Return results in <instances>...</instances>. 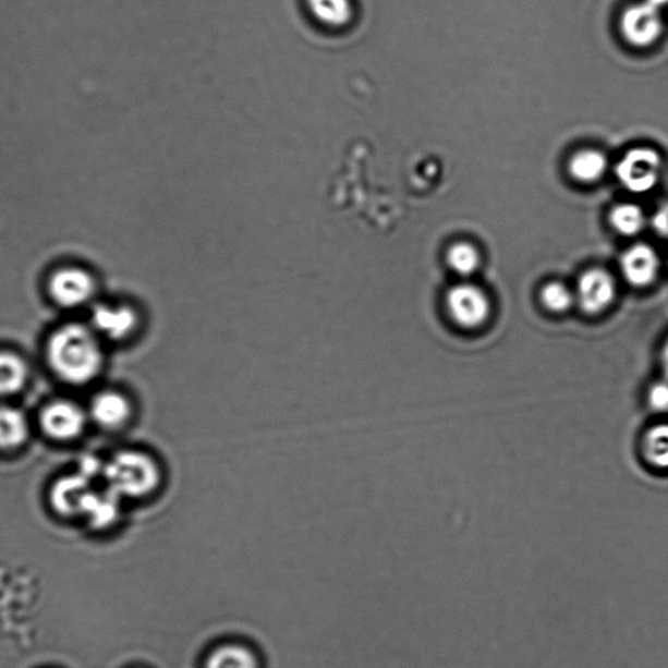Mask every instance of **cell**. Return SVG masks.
I'll use <instances>...</instances> for the list:
<instances>
[{
    "label": "cell",
    "instance_id": "1",
    "mask_svg": "<svg viewBox=\"0 0 668 668\" xmlns=\"http://www.w3.org/2000/svg\"><path fill=\"white\" fill-rule=\"evenodd\" d=\"M46 359L52 373L71 386H87L104 367V350L90 327L65 324L46 343Z\"/></svg>",
    "mask_w": 668,
    "mask_h": 668
},
{
    "label": "cell",
    "instance_id": "2",
    "mask_svg": "<svg viewBox=\"0 0 668 668\" xmlns=\"http://www.w3.org/2000/svg\"><path fill=\"white\" fill-rule=\"evenodd\" d=\"M102 474L108 489L119 499H147L162 487L165 479L161 462L136 449L112 456Z\"/></svg>",
    "mask_w": 668,
    "mask_h": 668
},
{
    "label": "cell",
    "instance_id": "3",
    "mask_svg": "<svg viewBox=\"0 0 668 668\" xmlns=\"http://www.w3.org/2000/svg\"><path fill=\"white\" fill-rule=\"evenodd\" d=\"M663 158L657 150L651 148H633L628 150L615 168L618 180L633 194H646L656 189Z\"/></svg>",
    "mask_w": 668,
    "mask_h": 668
},
{
    "label": "cell",
    "instance_id": "4",
    "mask_svg": "<svg viewBox=\"0 0 668 668\" xmlns=\"http://www.w3.org/2000/svg\"><path fill=\"white\" fill-rule=\"evenodd\" d=\"M48 290L51 300L63 308H78L96 294L95 277L81 267H63L50 276Z\"/></svg>",
    "mask_w": 668,
    "mask_h": 668
},
{
    "label": "cell",
    "instance_id": "5",
    "mask_svg": "<svg viewBox=\"0 0 668 668\" xmlns=\"http://www.w3.org/2000/svg\"><path fill=\"white\" fill-rule=\"evenodd\" d=\"M446 303L453 321L465 329L483 326L491 314V303L485 291L472 283L449 289Z\"/></svg>",
    "mask_w": 668,
    "mask_h": 668
},
{
    "label": "cell",
    "instance_id": "6",
    "mask_svg": "<svg viewBox=\"0 0 668 668\" xmlns=\"http://www.w3.org/2000/svg\"><path fill=\"white\" fill-rule=\"evenodd\" d=\"M88 414L76 402L57 400L49 403L39 414V425L50 439L72 441L81 438L87 428Z\"/></svg>",
    "mask_w": 668,
    "mask_h": 668
},
{
    "label": "cell",
    "instance_id": "7",
    "mask_svg": "<svg viewBox=\"0 0 668 668\" xmlns=\"http://www.w3.org/2000/svg\"><path fill=\"white\" fill-rule=\"evenodd\" d=\"M141 323L137 311L127 304H98L92 311L90 328L112 342L129 340Z\"/></svg>",
    "mask_w": 668,
    "mask_h": 668
},
{
    "label": "cell",
    "instance_id": "8",
    "mask_svg": "<svg viewBox=\"0 0 668 668\" xmlns=\"http://www.w3.org/2000/svg\"><path fill=\"white\" fill-rule=\"evenodd\" d=\"M664 22L659 10L645 2L630 7L621 17V33L628 44L649 48L663 35Z\"/></svg>",
    "mask_w": 668,
    "mask_h": 668
},
{
    "label": "cell",
    "instance_id": "9",
    "mask_svg": "<svg viewBox=\"0 0 668 668\" xmlns=\"http://www.w3.org/2000/svg\"><path fill=\"white\" fill-rule=\"evenodd\" d=\"M617 296V286L606 270H586L578 283V302L587 315H598L611 306Z\"/></svg>",
    "mask_w": 668,
    "mask_h": 668
},
{
    "label": "cell",
    "instance_id": "10",
    "mask_svg": "<svg viewBox=\"0 0 668 668\" xmlns=\"http://www.w3.org/2000/svg\"><path fill=\"white\" fill-rule=\"evenodd\" d=\"M94 491L90 479L84 477L81 473L68 475V477L58 479L52 485L50 491L51 506L65 518L83 515L85 506H87Z\"/></svg>",
    "mask_w": 668,
    "mask_h": 668
},
{
    "label": "cell",
    "instance_id": "11",
    "mask_svg": "<svg viewBox=\"0 0 668 668\" xmlns=\"http://www.w3.org/2000/svg\"><path fill=\"white\" fill-rule=\"evenodd\" d=\"M621 274L630 286L639 289L651 287L657 280L660 263L656 250L649 244H634L620 260Z\"/></svg>",
    "mask_w": 668,
    "mask_h": 668
},
{
    "label": "cell",
    "instance_id": "12",
    "mask_svg": "<svg viewBox=\"0 0 668 668\" xmlns=\"http://www.w3.org/2000/svg\"><path fill=\"white\" fill-rule=\"evenodd\" d=\"M134 408L129 397L117 390H104L94 397L89 406V416L97 426L110 432L127 426Z\"/></svg>",
    "mask_w": 668,
    "mask_h": 668
},
{
    "label": "cell",
    "instance_id": "13",
    "mask_svg": "<svg viewBox=\"0 0 668 668\" xmlns=\"http://www.w3.org/2000/svg\"><path fill=\"white\" fill-rule=\"evenodd\" d=\"M29 436V425L23 412L11 406H0V451H12L24 445Z\"/></svg>",
    "mask_w": 668,
    "mask_h": 668
},
{
    "label": "cell",
    "instance_id": "14",
    "mask_svg": "<svg viewBox=\"0 0 668 668\" xmlns=\"http://www.w3.org/2000/svg\"><path fill=\"white\" fill-rule=\"evenodd\" d=\"M205 668H260V663L248 646L224 644L209 654Z\"/></svg>",
    "mask_w": 668,
    "mask_h": 668
},
{
    "label": "cell",
    "instance_id": "15",
    "mask_svg": "<svg viewBox=\"0 0 668 668\" xmlns=\"http://www.w3.org/2000/svg\"><path fill=\"white\" fill-rule=\"evenodd\" d=\"M28 366L22 356L0 352V397L16 394L28 380Z\"/></svg>",
    "mask_w": 668,
    "mask_h": 668
},
{
    "label": "cell",
    "instance_id": "16",
    "mask_svg": "<svg viewBox=\"0 0 668 668\" xmlns=\"http://www.w3.org/2000/svg\"><path fill=\"white\" fill-rule=\"evenodd\" d=\"M607 158L598 150H581L570 161V174L581 183H594L606 174Z\"/></svg>",
    "mask_w": 668,
    "mask_h": 668
},
{
    "label": "cell",
    "instance_id": "17",
    "mask_svg": "<svg viewBox=\"0 0 668 668\" xmlns=\"http://www.w3.org/2000/svg\"><path fill=\"white\" fill-rule=\"evenodd\" d=\"M119 500L121 499L110 489L108 493L94 491L85 506L83 515L97 529L108 527L118 519Z\"/></svg>",
    "mask_w": 668,
    "mask_h": 668
},
{
    "label": "cell",
    "instance_id": "18",
    "mask_svg": "<svg viewBox=\"0 0 668 668\" xmlns=\"http://www.w3.org/2000/svg\"><path fill=\"white\" fill-rule=\"evenodd\" d=\"M644 454L657 469H668V423H659L647 429L644 436Z\"/></svg>",
    "mask_w": 668,
    "mask_h": 668
},
{
    "label": "cell",
    "instance_id": "19",
    "mask_svg": "<svg viewBox=\"0 0 668 668\" xmlns=\"http://www.w3.org/2000/svg\"><path fill=\"white\" fill-rule=\"evenodd\" d=\"M611 227L623 236H634L645 227L643 209L634 204H620L610 214Z\"/></svg>",
    "mask_w": 668,
    "mask_h": 668
},
{
    "label": "cell",
    "instance_id": "20",
    "mask_svg": "<svg viewBox=\"0 0 668 668\" xmlns=\"http://www.w3.org/2000/svg\"><path fill=\"white\" fill-rule=\"evenodd\" d=\"M447 262L453 272L467 277L477 272L481 266V255L472 244L458 243L448 250Z\"/></svg>",
    "mask_w": 668,
    "mask_h": 668
},
{
    "label": "cell",
    "instance_id": "21",
    "mask_svg": "<svg viewBox=\"0 0 668 668\" xmlns=\"http://www.w3.org/2000/svg\"><path fill=\"white\" fill-rule=\"evenodd\" d=\"M314 15L327 23L341 24L352 15V0H307Z\"/></svg>",
    "mask_w": 668,
    "mask_h": 668
},
{
    "label": "cell",
    "instance_id": "22",
    "mask_svg": "<svg viewBox=\"0 0 668 668\" xmlns=\"http://www.w3.org/2000/svg\"><path fill=\"white\" fill-rule=\"evenodd\" d=\"M574 300L572 291L560 282L547 283L541 291L542 303L555 314H563L570 311Z\"/></svg>",
    "mask_w": 668,
    "mask_h": 668
},
{
    "label": "cell",
    "instance_id": "23",
    "mask_svg": "<svg viewBox=\"0 0 668 668\" xmlns=\"http://www.w3.org/2000/svg\"><path fill=\"white\" fill-rule=\"evenodd\" d=\"M647 403L654 412H668V380L654 384L647 393Z\"/></svg>",
    "mask_w": 668,
    "mask_h": 668
},
{
    "label": "cell",
    "instance_id": "24",
    "mask_svg": "<svg viewBox=\"0 0 668 668\" xmlns=\"http://www.w3.org/2000/svg\"><path fill=\"white\" fill-rule=\"evenodd\" d=\"M653 227L660 236L668 240V203L660 208L653 218Z\"/></svg>",
    "mask_w": 668,
    "mask_h": 668
},
{
    "label": "cell",
    "instance_id": "25",
    "mask_svg": "<svg viewBox=\"0 0 668 668\" xmlns=\"http://www.w3.org/2000/svg\"><path fill=\"white\" fill-rule=\"evenodd\" d=\"M660 365H663L664 374L668 380V339L663 348V353H660Z\"/></svg>",
    "mask_w": 668,
    "mask_h": 668
},
{
    "label": "cell",
    "instance_id": "26",
    "mask_svg": "<svg viewBox=\"0 0 668 668\" xmlns=\"http://www.w3.org/2000/svg\"><path fill=\"white\" fill-rule=\"evenodd\" d=\"M647 3L656 7V9L660 10L663 7L668 4V0H646Z\"/></svg>",
    "mask_w": 668,
    "mask_h": 668
}]
</instances>
